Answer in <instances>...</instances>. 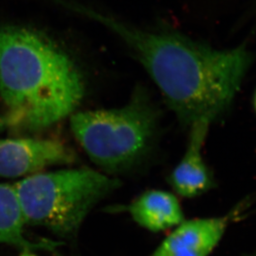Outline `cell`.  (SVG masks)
<instances>
[{
  "label": "cell",
  "instance_id": "obj_8",
  "mask_svg": "<svg viewBox=\"0 0 256 256\" xmlns=\"http://www.w3.org/2000/svg\"><path fill=\"white\" fill-rule=\"evenodd\" d=\"M128 210L134 222L152 232L176 227L185 220L178 197L165 190L144 192L128 206Z\"/></svg>",
  "mask_w": 256,
  "mask_h": 256
},
{
  "label": "cell",
  "instance_id": "obj_6",
  "mask_svg": "<svg viewBox=\"0 0 256 256\" xmlns=\"http://www.w3.org/2000/svg\"><path fill=\"white\" fill-rule=\"evenodd\" d=\"M246 207L240 204L222 216L184 220L150 256H209Z\"/></svg>",
  "mask_w": 256,
  "mask_h": 256
},
{
  "label": "cell",
  "instance_id": "obj_1",
  "mask_svg": "<svg viewBox=\"0 0 256 256\" xmlns=\"http://www.w3.org/2000/svg\"><path fill=\"white\" fill-rule=\"evenodd\" d=\"M75 12L101 22L126 44L186 128L226 115L253 62L244 45L219 50L175 32L143 30L84 5Z\"/></svg>",
  "mask_w": 256,
  "mask_h": 256
},
{
  "label": "cell",
  "instance_id": "obj_3",
  "mask_svg": "<svg viewBox=\"0 0 256 256\" xmlns=\"http://www.w3.org/2000/svg\"><path fill=\"white\" fill-rule=\"evenodd\" d=\"M159 115L145 89L138 88L124 106L75 112L74 136L95 164L109 172L132 168L150 152Z\"/></svg>",
  "mask_w": 256,
  "mask_h": 256
},
{
  "label": "cell",
  "instance_id": "obj_2",
  "mask_svg": "<svg viewBox=\"0 0 256 256\" xmlns=\"http://www.w3.org/2000/svg\"><path fill=\"white\" fill-rule=\"evenodd\" d=\"M85 95V82L72 58L40 30L0 24V98L4 128L46 130L71 116Z\"/></svg>",
  "mask_w": 256,
  "mask_h": 256
},
{
  "label": "cell",
  "instance_id": "obj_11",
  "mask_svg": "<svg viewBox=\"0 0 256 256\" xmlns=\"http://www.w3.org/2000/svg\"><path fill=\"white\" fill-rule=\"evenodd\" d=\"M244 256H256V250H254V252H252V253H250V254H246Z\"/></svg>",
  "mask_w": 256,
  "mask_h": 256
},
{
  "label": "cell",
  "instance_id": "obj_4",
  "mask_svg": "<svg viewBox=\"0 0 256 256\" xmlns=\"http://www.w3.org/2000/svg\"><path fill=\"white\" fill-rule=\"evenodd\" d=\"M120 185L84 168L35 173L14 184L25 224L44 227L62 239L76 236L91 210Z\"/></svg>",
  "mask_w": 256,
  "mask_h": 256
},
{
  "label": "cell",
  "instance_id": "obj_10",
  "mask_svg": "<svg viewBox=\"0 0 256 256\" xmlns=\"http://www.w3.org/2000/svg\"><path fill=\"white\" fill-rule=\"evenodd\" d=\"M253 104H254V112H256V92H254V99H253Z\"/></svg>",
  "mask_w": 256,
  "mask_h": 256
},
{
  "label": "cell",
  "instance_id": "obj_7",
  "mask_svg": "<svg viewBox=\"0 0 256 256\" xmlns=\"http://www.w3.org/2000/svg\"><path fill=\"white\" fill-rule=\"evenodd\" d=\"M210 125L209 122L199 121L189 128L185 153L168 178V182L180 196L196 198L216 188L214 174L203 156Z\"/></svg>",
  "mask_w": 256,
  "mask_h": 256
},
{
  "label": "cell",
  "instance_id": "obj_5",
  "mask_svg": "<svg viewBox=\"0 0 256 256\" xmlns=\"http://www.w3.org/2000/svg\"><path fill=\"white\" fill-rule=\"evenodd\" d=\"M74 152L54 139H0V176L32 175L52 166L74 162Z\"/></svg>",
  "mask_w": 256,
  "mask_h": 256
},
{
  "label": "cell",
  "instance_id": "obj_9",
  "mask_svg": "<svg viewBox=\"0 0 256 256\" xmlns=\"http://www.w3.org/2000/svg\"><path fill=\"white\" fill-rule=\"evenodd\" d=\"M24 217L14 186L0 184V244H8L30 254L38 250H54L61 246L58 242L32 243L24 234Z\"/></svg>",
  "mask_w": 256,
  "mask_h": 256
}]
</instances>
